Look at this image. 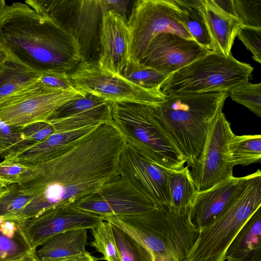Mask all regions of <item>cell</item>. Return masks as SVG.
<instances>
[{"mask_svg": "<svg viewBox=\"0 0 261 261\" xmlns=\"http://www.w3.org/2000/svg\"><path fill=\"white\" fill-rule=\"evenodd\" d=\"M126 143L111 123H104L61 155L28 166L30 172L18 184L34 198L14 219L30 218L97 192L117 174Z\"/></svg>", "mask_w": 261, "mask_h": 261, "instance_id": "obj_1", "label": "cell"}, {"mask_svg": "<svg viewBox=\"0 0 261 261\" xmlns=\"http://www.w3.org/2000/svg\"><path fill=\"white\" fill-rule=\"evenodd\" d=\"M0 45L40 73H69L83 58L81 43L71 32L57 20L20 2L7 5L0 18Z\"/></svg>", "mask_w": 261, "mask_h": 261, "instance_id": "obj_2", "label": "cell"}, {"mask_svg": "<svg viewBox=\"0 0 261 261\" xmlns=\"http://www.w3.org/2000/svg\"><path fill=\"white\" fill-rule=\"evenodd\" d=\"M191 210L158 207L142 213L104 216L102 219L145 245L155 261H183L199 232L193 222Z\"/></svg>", "mask_w": 261, "mask_h": 261, "instance_id": "obj_3", "label": "cell"}, {"mask_svg": "<svg viewBox=\"0 0 261 261\" xmlns=\"http://www.w3.org/2000/svg\"><path fill=\"white\" fill-rule=\"evenodd\" d=\"M228 96V92L166 95L155 108L189 168L197 159L210 127Z\"/></svg>", "mask_w": 261, "mask_h": 261, "instance_id": "obj_4", "label": "cell"}, {"mask_svg": "<svg viewBox=\"0 0 261 261\" xmlns=\"http://www.w3.org/2000/svg\"><path fill=\"white\" fill-rule=\"evenodd\" d=\"M111 123L126 143L170 170L184 167L186 159L160 121L154 107L126 102L111 106Z\"/></svg>", "mask_w": 261, "mask_h": 261, "instance_id": "obj_5", "label": "cell"}, {"mask_svg": "<svg viewBox=\"0 0 261 261\" xmlns=\"http://www.w3.org/2000/svg\"><path fill=\"white\" fill-rule=\"evenodd\" d=\"M253 68L236 60L211 51L172 73L161 90L165 95L229 92L249 82Z\"/></svg>", "mask_w": 261, "mask_h": 261, "instance_id": "obj_6", "label": "cell"}, {"mask_svg": "<svg viewBox=\"0 0 261 261\" xmlns=\"http://www.w3.org/2000/svg\"><path fill=\"white\" fill-rule=\"evenodd\" d=\"M260 206L261 172L258 169L236 201L213 222L199 230L183 261H224L228 246Z\"/></svg>", "mask_w": 261, "mask_h": 261, "instance_id": "obj_7", "label": "cell"}, {"mask_svg": "<svg viewBox=\"0 0 261 261\" xmlns=\"http://www.w3.org/2000/svg\"><path fill=\"white\" fill-rule=\"evenodd\" d=\"M130 32V59L140 62L152 39L171 33L188 39L192 36L182 23L181 11L175 0H139L127 20Z\"/></svg>", "mask_w": 261, "mask_h": 261, "instance_id": "obj_8", "label": "cell"}, {"mask_svg": "<svg viewBox=\"0 0 261 261\" xmlns=\"http://www.w3.org/2000/svg\"><path fill=\"white\" fill-rule=\"evenodd\" d=\"M69 76L77 90L97 96L111 103L132 102L156 108L166 96L161 89L141 87L121 74L102 69L97 62L80 63L69 73Z\"/></svg>", "mask_w": 261, "mask_h": 261, "instance_id": "obj_9", "label": "cell"}, {"mask_svg": "<svg viewBox=\"0 0 261 261\" xmlns=\"http://www.w3.org/2000/svg\"><path fill=\"white\" fill-rule=\"evenodd\" d=\"M86 94L79 91L48 89L38 80L0 101V120L9 125L22 127L46 121L64 104Z\"/></svg>", "mask_w": 261, "mask_h": 261, "instance_id": "obj_10", "label": "cell"}, {"mask_svg": "<svg viewBox=\"0 0 261 261\" xmlns=\"http://www.w3.org/2000/svg\"><path fill=\"white\" fill-rule=\"evenodd\" d=\"M234 135L222 111L212 123L204 144L192 166L190 174L197 192L208 189L233 176L228 144Z\"/></svg>", "mask_w": 261, "mask_h": 261, "instance_id": "obj_11", "label": "cell"}, {"mask_svg": "<svg viewBox=\"0 0 261 261\" xmlns=\"http://www.w3.org/2000/svg\"><path fill=\"white\" fill-rule=\"evenodd\" d=\"M169 170L126 143L119 158L117 173L157 206L169 210Z\"/></svg>", "mask_w": 261, "mask_h": 261, "instance_id": "obj_12", "label": "cell"}, {"mask_svg": "<svg viewBox=\"0 0 261 261\" xmlns=\"http://www.w3.org/2000/svg\"><path fill=\"white\" fill-rule=\"evenodd\" d=\"M71 205L100 216L142 213L161 207L117 173L97 192Z\"/></svg>", "mask_w": 261, "mask_h": 261, "instance_id": "obj_13", "label": "cell"}, {"mask_svg": "<svg viewBox=\"0 0 261 261\" xmlns=\"http://www.w3.org/2000/svg\"><path fill=\"white\" fill-rule=\"evenodd\" d=\"M101 217L72 205L48 210L38 216L20 220L22 229L31 246L36 249L56 234L74 229H92Z\"/></svg>", "mask_w": 261, "mask_h": 261, "instance_id": "obj_14", "label": "cell"}, {"mask_svg": "<svg viewBox=\"0 0 261 261\" xmlns=\"http://www.w3.org/2000/svg\"><path fill=\"white\" fill-rule=\"evenodd\" d=\"M210 52L194 40L162 33L152 39L139 62L170 74Z\"/></svg>", "mask_w": 261, "mask_h": 261, "instance_id": "obj_15", "label": "cell"}, {"mask_svg": "<svg viewBox=\"0 0 261 261\" xmlns=\"http://www.w3.org/2000/svg\"><path fill=\"white\" fill-rule=\"evenodd\" d=\"M253 173L226 178L205 191L197 192L191 216L199 230L208 226L225 212L242 195Z\"/></svg>", "mask_w": 261, "mask_h": 261, "instance_id": "obj_16", "label": "cell"}, {"mask_svg": "<svg viewBox=\"0 0 261 261\" xmlns=\"http://www.w3.org/2000/svg\"><path fill=\"white\" fill-rule=\"evenodd\" d=\"M127 21L113 10L102 13L99 66L121 74L130 59V32Z\"/></svg>", "mask_w": 261, "mask_h": 261, "instance_id": "obj_17", "label": "cell"}, {"mask_svg": "<svg viewBox=\"0 0 261 261\" xmlns=\"http://www.w3.org/2000/svg\"><path fill=\"white\" fill-rule=\"evenodd\" d=\"M98 125L66 132H56L46 139L32 144L4 157L2 162L31 166L53 160L75 145Z\"/></svg>", "mask_w": 261, "mask_h": 261, "instance_id": "obj_18", "label": "cell"}, {"mask_svg": "<svg viewBox=\"0 0 261 261\" xmlns=\"http://www.w3.org/2000/svg\"><path fill=\"white\" fill-rule=\"evenodd\" d=\"M201 10L211 38L214 52L228 57L241 24L219 10L212 0H202Z\"/></svg>", "mask_w": 261, "mask_h": 261, "instance_id": "obj_19", "label": "cell"}, {"mask_svg": "<svg viewBox=\"0 0 261 261\" xmlns=\"http://www.w3.org/2000/svg\"><path fill=\"white\" fill-rule=\"evenodd\" d=\"M227 261H261V206L250 217L225 252Z\"/></svg>", "mask_w": 261, "mask_h": 261, "instance_id": "obj_20", "label": "cell"}, {"mask_svg": "<svg viewBox=\"0 0 261 261\" xmlns=\"http://www.w3.org/2000/svg\"><path fill=\"white\" fill-rule=\"evenodd\" d=\"M87 230L74 229L49 237L36 249L38 261H52L86 252Z\"/></svg>", "mask_w": 261, "mask_h": 261, "instance_id": "obj_21", "label": "cell"}, {"mask_svg": "<svg viewBox=\"0 0 261 261\" xmlns=\"http://www.w3.org/2000/svg\"><path fill=\"white\" fill-rule=\"evenodd\" d=\"M19 220L0 218V261H38Z\"/></svg>", "mask_w": 261, "mask_h": 261, "instance_id": "obj_22", "label": "cell"}, {"mask_svg": "<svg viewBox=\"0 0 261 261\" xmlns=\"http://www.w3.org/2000/svg\"><path fill=\"white\" fill-rule=\"evenodd\" d=\"M40 74L7 53L0 66V101L38 81Z\"/></svg>", "mask_w": 261, "mask_h": 261, "instance_id": "obj_23", "label": "cell"}, {"mask_svg": "<svg viewBox=\"0 0 261 261\" xmlns=\"http://www.w3.org/2000/svg\"><path fill=\"white\" fill-rule=\"evenodd\" d=\"M181 11L182 23L194 40L214 52L213 44L201 10L202 0H175Z\"/></svg>", "mask_w": 261, "mask_h": 261, "instance_id": "obj_24", "label": "cell"}, {"mask_svg": "<svg viewBox=\"0 0 261 261\" xmlns=\"http://www.w3.org/2000/svg\"><path fill=\"white\" fill-rule=\"evenodd\" d=\"M168 187L171 209L185 211L192 208L197 191L187 166L179 170H171L168 174Z\"/></svg>", "mask_w": 261, "mask_h": 261, "instance_id": "obj_25", "label": "cell"}, {"mask_svg": "<svg viewBox=\"0 0 261 261\" xmlns=\"http://www.w3.org/2000/svg\"><path fill=\"white\" fill-rule=\"evenodd\" d=\"M111 104L109 102L62 118L47 121L53 126L56 132H66L111 123Z\"/></svg>", "mask_w": 261, "mask_h": 261, "instance_id": "obj_26", "label": "cell"}, {"mask_svg": "<svg viewBox=\"0 0 261 261\" xmlns=\"http://www.w3.org/2000/svg\"><path fill=\"white\" fill-rule=\"evenodd\" d=\"M232 166H247L261 159V136L233 135L228 144Z\"/></svg>", "mask_w": 261, "mask_h": 261, "instance_id": "obj_27", "label": "cell"}, {"mask_svg": "<svg viewBox=\"0 0 261 261\" xmlns=\"http://www.w3.org/2000/svg\"><path fill=\"white\" fill-rule=\"evenodd\" d=\"M111 226L121 261H155L145 245L115 225Z\"/></svg>", "mask_w": 261, "mask_h": 261, "instance_id": "obj_28", "label": "cell"}, {"mask_svg": "<svg viewBox=\"0 0 261 261\" xmlns=\"http://www.w3.org/2000/svg\"><path fill=\"white\" fill-rule=\"evenodd\" d=\"M121 75L141 87L161 89V85L170 74L157 71L129 59Z\"/></svg>", "mask_w": 261, "mask_h": 261, "instance_id": "obj_29", "label": "cell"}, {"mask_svg": "<svg viewBox=\"0 0 261 261\" xmlns=\"http://www.w3.org/2000/svg\"><path fill=\"white\" fill-rule=\"evenodd\" d=\"M93 240L90 246L103 255L106 261H121L114 236L111 223L101 220L92 229Z\"/></svg>", "mask_w": 261, "mask_h": 261, "instance_id": "obj_30", "label": "cell"}, {"mask_svg": "<svg viewBox=\"0 0 261 261\" xmlns=\"http://www.w3.org/2000/svg\"><path fill=\"white\" fill-rule=\"evenodd\" d=\"M34 196L24 193L18 184L8 185L0 197V218L13 219L33 199Z\"/></svg>", "mask_w": 261, "mask_h": 261, "instance_id": "obj_31", "label": "cell"}, {"mask_svg": "<svg viewBox=\"0 0 261 261\" xmlns=\"http://www.w3.org/2000/svg\"><path fill=\"white\" fill-rule=\"evenodd\" d=\"M229 96L236 102L247 107L259 117H261V84L247 82L231 89Z\"/></svg>", "mask_w": 261, "mask_h": 261, "instance_id": "obj_32", "label": "cell"}, {"mask_svg": "<svg viewBox=\"0 0 261 261\" xmlns=\"http://www.w3.org/2000/svg\"><path fill=\"white\" fill-rule=\"evenodd\" d=\"M31 145L25 140L22 126L9 125L0 120V156L2 158Z\"/></svg>", "mask_w": 261, "mask_h": 261, "instance_id": "obj_33", "label": "cell"}, {"mask_svg": "<svg viewBox=\"0 0 261 261\" xmlns=\"http://www.w3.org/2000/svg\"><path fill=\"white\" fill-rule=\"evenodd\" d=\"M236 18L241 25L261 28V0H233Z\"/></svg>", "mask_w": 261, "mask_h": 261, "instance_id": "obj_34", "label": "cell"}, {"mask_svg": "<svg viewBox=\"0 0 261 261\" xmlns=\"http://www.w3.org/2000/svg\"><path fill=\"white\" fill-rule=\"evenodd\" d=\"M109 102L99 97L87 93L83 97L71 100L64 104L56 111L48 120L62 118Z\"/></svg>", "mask_w": 261, "mask_h": 261, "instance_id": "obj_35", "label": "cell"}, {"mask_svg": "<svg viewBox=\"0 0 261 261\" xmlns=\"http://www.w3.org/2000/svg\"><path fill=\"white\" fill-rule=\"evenodd\" d=\"M246 48L252 54V58L261 63V28L240 25L237 35Z\"/></svg>", "mask_w": 261, "mask_h": 261, "instance_id": "obj_36", "label": "cell"}, {"mask_svg": "<svg viewBox=\"0 0 261 261\" xmlns=\"http://www.w3.org/2000/svg\"><path fill=\"white\" fill-rule=\"evenodd\" d=\"M38 81L42 85L48 89L63 91H79L71 82L69 73H67L58 72L42 73H41Z\"/></svg>", "mask_w": 261, "mask_h": 261, "instance_id": "obj_37", "label": "cell"}, {"mask_svg": "<svg viewBox=\"0 0 261 261\" xmlns=\"http://www.w3.org/2000/svg\"><path fill=\"white\" fill-rule=\"evenodd\" d=\"M23 127L25 140L31 144L40 142L56 133L53 126L47 120L36 122Z\"/></svg>", "mask_w": 261, "mask_h": 261, "instance_id": "obj_38", "label": "cell"}, {"mask_svg": "<svg viewBox=\"0 0 261 261\" xmlns=\"http://www.w3.org/2000/svg\"><path fill=\"white\" fill-rule=\"evenodd\" d=\"M30 167L22 165L0 163V178L6 184H19L30 172Z\"/></svg>", "mask_w": 261, "mask_h": 261, "instance_id": "obj_39", "label": "cell"}, {"mask_svg": "<svg viewBox=\"0 0 261 261\" xmlns=\"http://www.w3.org/2000/svg\"><path fill=\"white\" fill-rule=\"evenodd\" d=\"M102 12L113 10L121 15L127 21L126 16L127 3L125 1H98Z\"/></svg>", "mask_w": 261, "mask_h": 261, "instance_id": "obj_40", "label": "cell"}, {"mask_svg": "<svg viewBox=\"0 0 261 261\" xmlns=\"http://www.w3.org/2000/svg\"><path fill=\"white\" fill-rule=\"evenodd\" d=\"M212 2L221 12L236 18L233 0H212Z\"/></svg>", "mask_w": 261, "mask_h": 261, "instance_id": "obj_41", "label": "cell"}, {"mask_svg": "<svg viewBox=\"0 0 261 261\" xmlns=\"http://www.w3.org/2000/svg\"><path fill=\"white\" fill-rule=\"evenodd\" d=\"M99 259V258L92 255L87 251L78 255L52 261H97Z\"/></svg>", "mask_w": 261, "mask_h": 261, "instance_id": "obj_42", "label": "cell"}, {"mask_svg": "<svg viewBox=\"0 0 261 261\" xmlns=\"http://www.w3.org/2000/svg\"><path fill=\"white\" fill-rule=\"evenodd\" d=\"M8 188V185L0 178V197L5 193Z\"/></svg>", "mask_w": 261, "mask_h": 261, "instance_id": "obj_43", "label": "cell"}, {"mask_svg": "<svg viewBox=\"0 0 261 261\" xmlns=\"http://www.w3.org/2000/svg\"><path fill=\"white\" fill-rule=\"evenodd\" d=\"M7 56L6 51L0 45V66Z\"/></svg>", "mask_w": 261, "mask_h": 261, "instance_id": "obj_44", "label": "cell"}, {"mask_svg": "<svg viewBox=\"0 0 261 261\" xmlns=\"http://www.w3.org/2000/svg\"><path fill=\"white\" fill-rule=\"evenodd\" d=\"M7 6L6 2L4 0H0V18L4 13V12Z\"/></svg>", "mask_w": 261, "mask_h": 261, "instance_id": "obj_45", "label": "cell"}]
</instances>
